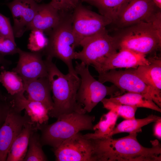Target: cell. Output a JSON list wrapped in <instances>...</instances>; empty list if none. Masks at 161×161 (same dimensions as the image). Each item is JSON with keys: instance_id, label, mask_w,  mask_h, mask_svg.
Instances as JSON below:
<instances>
[{"instance_id": "11", "label": "cell", "mask_w": 161, "mask_h": 161, "mask_svg": "<svg viewBox=\"0 0 161 161\" xmlns=\"http://www.w3.org/2000/svg\"><path fill=\"white\" fill-rule=\"evenodd\" d=\"M160 9L152 0H131L114 23L123 28L141 23L154 22L161 20Z\"/></svg>"}, {"instance_id": "35", "label": "cell", "mask_w": 161, "mask_h": 161, "mask_svg": "<svg viewBox=\"0 0 161 161\" xmlns=\"http://www.w3.org/2000/svg\"><path fill=\"white\" fill-rule=\"evenodd\" d=\"M156 5L160 9L161 8V0H152Z\"/></svg>"}, {"instance_id": "32", "label": "cell", "mask_w": 161, "mask_h": 161, "mask_svg": "<svg viewBox=\"0 0 161 161\" xmlns=\"http://www.w3.org/2000/svg\"><path fill=\"white\" fill-rule=\"evenodd\" d=\"M10 104V99L9 96H7L5 100L0 101V127L5 121Z\"/></svg>"}, {"instance_id": "16", "label": "cell", "mask_w": 161, "mask_h": 161, "mask_svg": "<svg viewBox=\"0 0 161 161\" xmlns=\"http://www.w3.org/2000/svg\"><path fill=\"white\" fill-rule=\"evenodd\" d=\"M24 92L11 95L15 107L21 112L25 110L31 121L36 125V129L40 125L47 123L49 117V110L41 103L26 98L24 95Z\"/></svg>"}, {"instance_id": "21", "label": "cell", "mask_w": 161, "mask_h": 161, "mask_svg": "<svg viewBox=\"0 0 161 161\" xmlns=\"http://www.w3.org/2000/svg\"><path fill=\"white\" fill-rule=\"evenodd\" d=\"M108 99L116 103L134 106L137 108H146L161 112V108L155 104L148 94L127 92Z\"/></svg>"}, {"instance_id": "19", "label": "cell", "mask_w": 161, "mask_h": 161, "mask_svg": "<svg viewBox=\"0 0 161 161\" xmlns=\"http://www.w3.org/2000/svg\"><path fill=\"white\" fill-rule=\"evenodd\" d=\"M59 11L49 3L39 4L29 30L37 29L48 35L60 19Z\"/></svg>"}, {"instance_id": "17", "label": "cell", "mask_w": 161, "mask_h": 161, "mask_svg": "<svg viewBox=\"0 0 161 161\" xmlns=\"http://www.w3.org/2000/svg\"><path fill=\"white\" fill-rule=\"evenodd\" d=\"M148 65L133 68L134 73L159 96L161 97V59L154 55L148 58Z\"/></svg>"}, {"instance_id": "37", "label": "cell", "mask_w": 161, "mask_h": 161, "mask_svg": "<svg viewBox=\"0 0 161 161\" xmlns=\"http://www.w3.org/2000/svg\"><path fill=\"white\" fill-rule=\"evenodd\" d=\"M38 3H39L42 1L43 0H34Z\"/></svg>"}, {"instance_id": "30", "label": "cell", "mask_w": 161, "mask_h": 161, "mask_svg": "<svg viewBox=\"0 0 161 161\" xmlns=\"http://www.w3.org/2000/svg\"><path fill=\"white\" fill-rule=\"evenodd\" d=\"M78 0H51L49 3L60 12H72L79 3Z\"/></svg>"}, {"instance_id": "6", "label": "cell", "mask_w": 161, "mask_h": 161, "mask_svg": "<svg viewBox=\"0 0 161 161\" xmlns=\"http://www.w3.org/2000/svg\"><path fill=\"white\" fill-rule=\"evenodd\" d=\"M88 66L81 62L76 61L74 68L80 77L77 101L86 112L89 113L106 96L114 97L124 92L114 84L107 86L96 80L91 74Z\"/></svg>"}, {"instance_id": "20", "label": "cell", "mask_w": 161, "mask_h": 161, "mask_svg": "<svg viewBox=\"0 0 161 161\" xmlns=\"http://www.w3.org/2000/svg\"><path fill=\"white\" fill-rule=\"evenodd\" d=\"M35 125L30 122L26 124L12 143L6 161H23L26 155L30 136L35 130Z\"/></svg>"}, {"instance_id": "5", "label": "cell", "mask_w": 161, "mask_h": 161, "mask_svg": "<svg viewBox=\"0 0 161 161\" xmlns=\"http://www.w3.org/2000/svg\"><path fill=\"white\" fill-rule=\"evenodd\" d=\"M161 20L143 22L125 28L114 37L120 49H126L146 55L155 53L161 45Z\"/></svg>"}, {"instance_id": "3", "label": "cell", "mask_w": 161, "mask_h": 161, "mask_svg": "<svg viewBox=\"0 0 161 161\" xmlns=\"http://www.w3.org/2000/svg\"><path fill=\"white\" fill-rule=\"evenodd\" d=\"M57 119L52 124H44L37 127L41 131L40 140L42 146L54 148L81 131L93 130L95 117L86 113L73 112Z\"/></svg>"}, {"instance_id": "28", "label": "cell", "mask_w": 161, "mask_h": 161, "mask_svg": "<svg viewBox=\"0 0 161 161\" xmlns=\"http://www.w3.org/2000/svg\"><path fill=\"white\" fill-rule=\"evenodd\" d=\"M27 48L32 52H41L47 46L48 39L42 31L37 29L31 30Z\"/></svg>"}, {"instance_id": "7", "label": "cell", "mask_w": 161, "mask_h": 161, "mask_svg": "<svg viewBox=\"0 0 161 161\" xmlns=\"http://www.w3.org/2000/svg\"><path fill=\"white\" fill-rule=\"evenodd\" d=\"M80 46L82 49L75 52L74 59L94 68L120 49L115 39L108 34L106 28L83 40Z\"/></svg>"}, {"instance_id": "10", "label": "cell", "mask_w": 161, "mask_h": 161, "mask_svg": "<svg viewBox=\"0 0 161 161\" xmlns=\"http://www.w3.org/2000/svg\"><path fill=\"white\" fill-rule=\"evenodd\" d=\"M98 80L103 83L110 82L124 92L148 94L153 101L161 107V97L158 95L134 72L133 68L125 70L113 69L99 73Z\"/></svg>"}, {"instance_id": "36", "label": "cell", "mask_w": 161, "mask_h": 161, "mask_svg": "<svg viewBox=\"0 0 161 161\" xmlns=\"http://www.w3.org/2000/svg\"><path fill=\"white\" fill-rule=\"evenodd\" d=\"M79 1H84L88 2L91 4H92L96 0H78Z\"/></svg>"}, {"instance_id": "34", "label": "cell", "mask_w": 161, "mask_h": 161, "mask_svg": "<svg viewBox=\"0 0 161 161\" xmlns=\"http://www.w3.org/2000/svg\"><path fill=\"white\" fill-rule=\"evenodd\" d=\"M9 62L8 61L5 59L4 58V56L0 55V65L2 64H8ZM6 98V96L3 95L0 89V101L5 100Z\"/></svg>"}, {"instance_id": "9", "label": "cell", "mask_w": 161, "mask_h": 161, "mask_svg": "<svg viewBox=\"0 0 161 161\" xmlns=\"http://www.w3.org/2000/svg\"><path fill=\"white\" fill-rule=\"evenodd\" d=\"M57 161H96L97 151L94 139L79 132L53 148Z\"/></svg>"}, {"instance_id": "2", "label": "cell", "mask_w": 161, "mask_h": 161, "mask_svg": "<svg viewBox=\"0 0 161 161\" xmlns=\"http://www.w3.org/2000/svg\"><path fill=\"white\" fill-rule=\"evenodd\" d=\"M48 78L53 96L52 109L49 112V117L57 118L60 116L73 112L86 113L78 103L76 96L80 78L77 74L62 73L52 59L45 58Z\"/></svg>"}, {"instance_id": "13", "label": "cell", "mask_w": 161, "mask_h": 161, "mask_svg": "<svg viewBox=\"0 0 161 161\" xmlns=\"http://www.w3.org/2000/svg\"><path fill=\"white\" fill-rule=\"evenodd\" d=\"M19 59L12 71L17 73L23 82L47 77V66L41 52H29L19 48Z\"/></svg>"}, {"instance_id": "27", "label": "cell", "mask_w": 161, "mask_h": 161, "mask_svg": "<svg viewBox=\"0 0 161 161\" xmlns=\"http://www.w3.org/2000/svg\"><path fill=\"white\" fill-rule=\"evenodd\" d=\"M104 108L115 112L125 120L134 119L137 108L134 106L114 103L105 98L101 101Z\"/></svg>"}, {"instance_id": "18", "label": "cell", "mask_w": 161, "mask_h": 161, "mask_svg": "<svg viewBox=\"0 0 161 161\" xmlns=\"http://www.w3.org/2000/svg\"><path fill=\"white\" fill-rule=\"evenodd\" d=\"M24 90L28 93L29 99L40 102L49 110L53 107L50 83L47 77L23 82Z\"/></svg>"}, {"instance_id": "4", "label": "cell", "mask_w": 161, "mask_h": 161, "mask_svg": "<svg viewBox=\"0 0 161 161\" xmlns=\"http://www.w3.org/2000/svg\"><path fill=\"white\" fill-rule=\"evenodd\" d=\"M59 12V21L48 34L47 44L42 52L46 58H58L67 66L68 72L77 74L72 63L77 47L72 28L73 12Z\"/></svg>"}, {"instance_id": "1", "label": "cell", "mask_w": 161, "mask_h": 161, "mask_svg": "<svg viewBox=\"0 0 161 161\" xmlns=\"http://www.w3.org/2000/svg\"><path fill=\"white\" fill-rule=\"evenodd\" d=\"M138 132L117 139H99L100 161H161V145L157 140L151 141L150 148L138 141Z\"/></svg>"}, {"instance_id": "23", "label": "cell", "mask_w": 161, "mask_h": 161, "mask_svg": "<svg viewBox=\"0 0 161 161\" xmlns=\"http://www.w3.org/2000/svg\"><path fill=\"white\" fill-rule=\"evenodd\" d=\"M131 0H96L92 4L98 9L101 15L114 23Z\"/></svg>"}, {"instance_id": "24", "label": "cell", "mask_w": 161, "mask_h": 161, "mask_svg": "<svg viewBox=\"0 0 161 161\" xmlns=\"http://www.w3.org/2000/svg\"><path fill=\"white\" fill-rule=\"evenodd\" d=\"M160 118L161 117L158 116L151 114L142 119L125 120L114 127L108 137H112L114 134L123 132H141L142 127L152 122H154Z\"/></svg>"}, {"instance_id": "22", "label": "cell", "mask_w": 161, "mask_h": 161, "mask_svg": "<svg viewBox=\"0 0 161 161\" xmlns=\"http://www.w3.org/2000/svg\"><path fill=\"white\" fill-rule=\"evenodd\" d=\"M118 117L113 111L109 110L103 115L99 121L93 127V133H87L83 135L91 139H102L108 137L115 127Z\"/></svg>"}, {"instance_id": "15", "label": "cell", "mask_w": 161, "mask_h": 161, "mask_svg": "<svg viewBox=\"0 0 161 161\" xmlns=\"http://www.w3.org/2000/svg\"><path fill=\"white\" fill-rule=\"evenodd\" d=\"M145 57L129 50L121 49L94 68L98 73L117 68L136 69L140 66L150 64L149 60Z\"/></svg>"}, {"instance_id": "26", "label": "cell", "mask_w": 161, "mask_h": 161, "mask_svg": "<svg viewBox=\"0 0 161 161\" xmlns=\"http://www.w3.org/2000/svg\"><path fill=\"white\" fill-rule=\"evenodd\" d=\"M34 130L31 134L27 151L23 161H45L47 157L42 148L40 135Z\"/></svg>"}, {"instance_id": "12", "label": "cell", "mask_w": 161, "mask_h": 161, "mask_svg": "<svg viewBox=\"0 0 161 161\" xmlns=\"http://www.w3.org/2000/svg\"><path fill=\"white\" fill-rule=\"evenodd\" d=\"M11 104L4 123L0 127V161H6L10 146L24 126L31 122L25 112L21 114L14 106L10 97Z\"/></svg>"}, {"instance_id": "29", "label": "cell", "mask_w": 161, "mask_h": 161, "mask_svg": "<svg viewBox=\"0 0 161 161\" xmlns=\"http://www.w3.org/2000/svg\"><path fill=\"white\" fill-rule=\"evenodd\" d=\"M18 49L15 41L0 34V55L4 57L18 53Z\"/></svg>"}, {"instance_id": "31", "label": "cell", "mask_w": 161, "mask_h": 161, "mask_svg": "<svg viewBox=\"0 0 161 161\" xmlns=\"http://www.w3.org/2000/svg\"><path fill=\"white\" fill-rule=\"evenodd\" d=\"M0 34L15 41L10 18L0 13Z\"/></svg>"}, {"instance_id": "25", "label": "cell", "mask_w": 161, "mask_h": 161, "mask_svg": "<svg viewBox=\"0 0 161 161\" xmlns=\"http://www.w3.org/2000/svg\"><path fill=\"white\" fill-rule=\"evenodd\" d=\"M0 82L11 95L25 92L22 78L13 71H10L3 69L0 74Z\"/></svg>"}, {"instance_id": "33", "label": "cell", "mask_w": 161, "mask_h": 161, "mask_svg": "<svg viewBox=\"0 0 161 161\" xmlns=\"http://www.w3.org/2000/svg\"><path fill=\"white\" fill-rule=\"evenodd\" d=\"M155 122L153 128L154 135L159 139H161V118Z\"/></svg>"}, {"instance_id": "8", "label": "cell", "mask_w": 161, "mask_h": 161, "mask_svg": "<svg viewBox=\"0 0 161 161\" xmlns=\"http://www.w3.org/2000/svg\"><path fill=\"white\" fill-rule=\"evenodd\" d=\"M112 23L111 20L79 3L72 13V28L76 47L84 40L99 32Z\"/></svg>"}, {"instance_id": "14", "label": "cell", "mask_w": 161, "mask_h": 161, "mask_svg": "<svg viewBox=\"0 0 161 161\" xmlns=\"http://www.w3.org/2000/svg\"><path fill=\"white\" fill-rule=\"evenodd\" d=\"M38 4L34 0H13L6 3L12 15L15 37H21L28 30Z\"/></svg>"}]
</instances>
